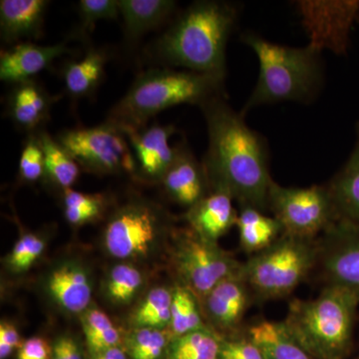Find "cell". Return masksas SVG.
Returning a JSON list of instances; mask_svg holds the SVG:
<instances>
[{"mask_svg":"<svg viewBox=\"0 0 359 359\" xmlns=\"http://www.w3.org/2000/svg\"><path fill=\"white\" fill-rule=\"evenodd\" d=\"M207 124L209 146L204 166L212 190L224 191L240 207L268 211L269 154L261 135L250 128L245 116L236 112L226 96L210 99L201 106Z\"/></svg>","mask_w":359,"mask_h":359,"instance_id":"6da1fadb","label":"cell"},{"mask_svg":"<svg viewBox=\"0 0 359 359\" xmlns=\"http://www.w3.org/2000/svg\"><path fill=\"white\" fill-rule=\"evenodd\" d=\"M238 15L237 6L229 2H194L156 41V57L163 65L224 79L226 44Z\"/></svg>","mask_w":359,"mask_h":359,"instance_id":"7a4b0ae2","label":"cell"},{"mask_svg":"<svg viewBox=\"0 0 359 359\" xmlns=\"http://www.w3.org/2000/svg\"><path fill=\"white\" fill-rule=\"evenodd\" d=\"M224 79L188 70L151 69L135 80L126 95L111 109L107 121L123 133L145 128L158 113L181 104L202 106L224 95Z\"/></svg>","mask_w":359,"mask_h":359,"instance_id":"3957f363","label":"cell"},{"mask_svg":"<svg viewBox=\"0 0 359 359\" xmlns=\"http://www.w3.org/2000/svg\"><path fill=\"white\" fill-rule=\"evenodd\" d=\"M358 306L353 292L327 285L316 299L290 302L283 323L314 359H346L353 348Z\"/></svg>","mask_w":359,"mask_h":359,"instance_id":"277c9868","label":"cell"},{"mask_svg":"<svg viewBox=\"0 0 359 359\" xmlns=\"http://www.w3.org/2000/svg\"><path fill=\"white\" fill-rule=\"evenodd\" d=\"M243 41L256 54L259 74L241 114L264 104L313 98L321 82L320 52L309 45L295 48L273 43L255 33L243 35Z\"/></svg>","mask_w":359,"mask_h":359,"instance_id":"5b68a950","label":"cell"},{"mask_svg":"<svg viewBox=\"0 0 359 359\" xmlns=\"http://www.w3.org/2000/svg\"><path fill=\"white\" fill-rule=\"evenodd\" d=\"M320 243L283 233L243 263V276L259 301L289 297L318 266Z\"/></svg>","mask_w":359,"mask_h":359,"instance_id":"8992f818","label":"cell"},{"mask_svg":"<svg viewBox=\"0 0 359 359\" xmlns=\"http://www.w3.org/2000/svg\"><path fill=\"white\" fill-rule=\"evenodd\" d=\"M268 207L283 233L308 240H318L340 219L327 185L292 188L273 180Z\"/></svg>","mask_w":359,"mask_h":359,"instance_id":"52a82bcc","label":"cell"},{"mask_svg":"<svg viewBox=\"0 0 359 359\" xmlns=\"http://www.w3.org/2000/svg\"><path fill=\"white\" fill-rule=\"evenodd\" d=\"M174 259L184 285L200 302L219 283L243 271V263L222 250L218 243L205 240L193 231L180 236Z\"/></svg>","mask_w":359,"mask_h":359,"instance_id":"ba28073f","label":"cell"},{"mask_svg":"<svg viewBox=\"0 0 359 359\" xmlns=\"http://www.w3.org/2000/svg\"><path fill=\"white\" fill-rule=\"evenodd\" d=\"M57 141L79 166L91 171L101 174L135 171L128 139L112 123L67 130L58 135Z\"/></svg>","mask_w":359,"mask_h":359,"instance_id":"9c48e42d","label":"cell"},{"mask_svg":"<svg viewBox=\"0 0 359 359\" xmlns=\"http://www.w3.org/2000/svg\"><path fill=\"white\" fill-rule=\"evenodd\" d=\"M318 266L327 285L359 299V224L340 218L320 238Z\"/></svg>","mask_w":359,"mask_h":359,"instance_id":"30bf717a","label":"cell"},{"mask_svg":"<svg viewBox=\"0 0 359 359\" xmlns=\"http://www.w3.org/2000/svg\"><path fill=\"white\" fill-rule=\"evenodd\" d=\"M160 212L147 203H130L116 212L106 226V249L118 259L145 255L161 229Z\"/></svg>","mask_w":359,"mask_h":359,"instance_id":"8fae6325","label":"cell"},{"mask_svg":"<svg viewBox=\"0 0 359 359\" xmlns=\"http://www.w3.org/2000/svg\"><path fill=\"white\" fill-rule=\"evenodd\" d=\"M302 25L311 37L309 46L346 53L349 33L358 20L359 1H299Z\"/></svg>","mask_w":359,"mask_h":359,"instance_id":"7c38bea8","label":"cell"},{"mask_svg":"<svg viewBox=\"0 0 359 359\" xmlns=\"http://www.w3.org/2000/svg\"><path fill=\"white\" fill-rule=\"evenodd\" d=\"M173 125L154 124L140 130L125 132L133 153L135 171L151 180H161L173 164L177 146L170 144Z\"/></svg>","mask_w":359,"mask_h":359,"instance_id":"4fadbf2b","label":"cell"},{"mask_svg":"<svg viewBox=\"0 0 359 359\" xmlns=\"http://www.w3.org/2000/svg\"><path fill=\"white\" fill-rule=\"evenodd\" d=\"M252 297L249 285L241 273L219 283L202 302L212 325L221 332L233 334L242 325Z\"/></svg>","mask_w":359,"mask_h":359,"instance_id":"5bb4252c","label":"cell"},{"mask_svg":"<svg viewBox=\"0 0 359 359\" xmlns=\"http://www.w3.org/2000/svg\"><path fill=\"white\" fill-rule=\"evenodd\" d=\"M65 43L42 46L32 42H20L0 54V79L18 84L33 80L55 59L69 54Z\"/></svg>","mask_w":359,"mask_h":359,"instance_id":"9a60e30c","label":"cell"},{"mask_svg":"<svg viewBox=\"0 0 359 359\" xmlns=\"http://www.w3.org/2000/svg\"><path fill=\"white\" fill-rule=\"evenodd\" d=\"M162 182L170 197L189 209L207 196L208 179L204 166L186 144L177 146L176 158Z\"/></svg>","mask_w":359,"mask_h":359,"instance_id":"2e32d148","label":"cell"},{"mask_svg":"<svg viewBox=\"0 0 359 359\" xmlns=\"http://www.w3.org/2000/svg\"><path fill=\"white\" fill-rule=\"evenodd\" d=\"M233 197L224 191L212 190L187 214L192 231L200 237L218 243L237 224L238 212L233 205Z\"/></svg>","mask_w":359,"mask_h":359,"instance_id":"e0dca14e","label":"cell"},{"mask_svg":"<svg viewBox=\"0 0 359 359\" xmlns=\"http://www.w3.org/2000/svg\"><path fill=\"white\" fill-rule=\"evenodd\" d=\"M49 4L46 0H1V39L7 43H15L22 39L39 37Z\"/></svg>","mask_w":359,"mask_h":359,"instance_id":"ac0fdd59","label":"cell"},{"mask_svg":"<svg viewBox=\"0 0 359 359\" xmlns=\"http://www.w3.org/2000/svg\"><path fill=\"white\" fill-rule=\"evenodd\" d=\"M52 97L34 79L14 84L7 102V113L20 129L33 132L49 117Z\"/></svg>","mask_w":359,"mask_h":359,"instance_id":"d6986e66","label":"cell"},{"mask_svg":"<svg viewBox=\"0 0 359 359\" xmlns=\"http://www.w3.org/2000/svg\"><path fill=\"white\" fill-rule=\"evenodd\" d=\"M47 287L54 301L69 313H82L91 301L92 287L88 276L75 264H66L54 269Z\"/></svg>","mask_w":359,"mask_h":359,"instance_id":"ffe728a7","label":"cell"},{"mask_svg":"<svg viewBox=\"0 0 359 359\" xmlns=\"http://www.w3.org/2000/svg\"><path fill=\"white\" fill-rule=\"evenodd\" d=\"M264 359H314L292 337L283 321L259 320L247 332Z\"/></svg>","mask_w":359,"mask_h":359,"instance_id":"44dd1931","label":"cell"},{"mask_svg":"<svg viewBox=\"0 0 359 359\" xmlns=\"http://www.w3.org/2000/svg\"><path fill=\"white\" fill-rule=\"evenodd\" d=\"M172 0H119L124 33L133 42L162 25L176 9Z\"/></svg>","mask_w":359,"mask_h":359,"instance_id":"7402d4cb","label":"cell"},{"mask_svg":"<svg viewBox=\"0 0 359 359\" xmlns=\"http://www.w3.org/2000/svg\"><path fill=\"white\" fill-rule=\"evenodd\" d=\"M327 187L340 218L359 224V123L353 152Z\"/></svg>","mask_w":359,"mask_h":359,"instance_id":"603a6c76","label":"cell"},{"mask_svg":"<svg viewBox=\"0 0 359 359\" xmlns=\"http://www.w3.org/2000/svg\"><path fill=\"white\" fill-rule=\"evenodd\" d=\"M236 226L241 248L250 256L268 249L283 235V228L278 219L248 205L241 207Z\"/></svg>","mask_w":359,"mask_h":359,"instance_id":"cb8c5ba5","label":"cell"},{"mask_svg":"<svg viewBox=\"0 0 359 359\" xmlns=\"http://www.w3.org/2000/svg\"><path fill=\"white\" fill-rule=\"evenodd\" d=\"M107 55L91 48L80 60L70 61L63 70L66 92L73 98L92 95L104 76Z\"/></svg>","mask_w":359,"mask_h":359,"instance_id":"d4e9b609","label":"cell"},{"mask_svg":"<svg viewBox=\"0 0 359 359\" xmlns=\"http://www.w3.org/2000/svg\"><path fill=\"white\" fill-rule=\"evenodd\" d=\"M44 154L45 176L63 190L71 189L80 174L79 164L67 150L45 131H37Z\"/></svg>","mask_w":359,"mask_h":359,"instance_id":"484cf974","label":"cell"},{"mask_svg":"<svg viewBox=\"0 0 359 359\" xmlns=\"http://www.w3.org/2000/svg\"><path fill=\"white\" fill-rule=\"evenodd\" d=\"M224 339L210 328L172 340L169 359H221Z\"/></svg>","mask_w":359,"mask_h":359,"instance_id":"4316f807","label":"cell"},{"mask_svg":"<svg viewBox=\"0 0 359 359\" xmlns=\"http://www.w3.org/2000/svg\"><path fill=\"white\" fill-rule=\"evenodd\" d=\"M170 330L172 337H182L189 332L209 328L203 321L202 309L197 295L185 285H178L173 290Z\"/></svg>","mask_w":359,"mask_h":359,"instance_id":"83f0119b","label":"cell"},{"mask_svg":"<svg viewBox=\"0 0 359 359\" xmlns=\"http://www.w3.org/2000/svg\"><path fill=\"white\" fill-rule=\"evenodd\" d=\"M173 295V290L166 287H156L151 290L134 314L137 327L157 330L170 327Z\"/></svg>","mask_w":359,"mask_h":359,"instance_id":"f1b7e54d","label":"cell"},{"mask_svg":"<svg viewBox=\"0 0 359 359\" xmlns=\"http://www.w3.org/2000/svg\"><path fill=\"white\" fill-rule=\"evenodd\" d=\"M82 327L91 353L98 354L119 346L121 335L109 316L102 311L89 309L82 318Z\"/></svg>","mask_w":359,"mask_h":359,"instance_id":"f546056e","label":"cell"},{"mask_svg":"<svg viewBox=\"0 0 359 359\" xmlns=\"http://www.w3.org/2000/svg\"><path fill=\"white\" fill-rule=\"evenodd\" d=\"M63 204L66 219L74 226H80L101 216L105 207V200L101 195H91L67 189L65 190Z\"/></svg>","mask_w":359,"mask_h":359,"instance_id":"4dcf8cb0","label":"cell"},{"mask_svg":"<svg viewBox=\"0 0 359 359\" xmlns=\"http://www.w3.org/2000/svg\"><path fill=\"white\" fill-rule=\"evenodd\" d=\"M143 285V276L132 264H117L108 278L107 292L110 299L118 304H127Z\"/></svg>","mask_w":359,"mask_h":359,"instance_id":"1f68e13d","label":"cell"},{"mask_svg":"<svg viewBox=\"0 0 359 359\" xmlns=\"http://www.w3.org/2000/svg\"><path fill=\"white\" fill-rule=\"evenodd\" d=\"M169 342L163 330L139 327L129 339V351L133 359H158Z\"/></svg>","mask_w":359,"mask_h":359,"instance_id":"d6a6232c","label":"cell"},{"mask_svg":"<svg viewBox=\"0 0 359 359\" xmlns=\"http://www.w3.org/2000/svg\"><path fill=\"white\" fill-rule=\"evenodd\" d=\"M82 32L93 29L99 20H118L119 0H81L78 4Z\"/></svg>","mask_w":359,"mask_h":359,"instance_id":"836d02e7","label":"cell"},{"mask_svg":"<svg viewBox=\"0 0 359 359\" xmlns=\"http://www.w3.org/2000/svg\"><path fill=\"white\" fill-rule=\"evenodd\" d=\"M18 173L23 181L34 183L45 176L44 154L36 135L32 134L21 150Z\"/></svg>","mask_w":359,"mask_h":359,"instance_id":"e575fe53","label":"cell"},{"mask_svg":"<svg viewBox=\"0 0 359 359\" xmlns=\"http://www.w3.org/2000/svg\"><path fill=\"white\" fill-rule=\"evenodd\" d=\"M45 249V242L39 236L33 233L21 237L14 245L9 257V264L14 271H26L34 264Z\"/></svg>","mask_w":359,"mask_h":359,"instance_id":"d590c367","label":"cell"},{"mask_svg":"<svg viewBox=\"0 0 359 359\" xmlns=\"http://www.w3.org/2000/svg\"><path fill=\"white\" fill-rule=\"evenodd\" d=\"M221 359H264L249 337H236L233 339H224Z\"/></svg>","mask_w":359,"mask_h":359,"instance_id":"8d00e7d4","label":"cell"},{"mask_svg":"<svg viewBox=\"0 0 359 359\" xmlns=\"http://www.w3.org/2000/svg\"><path fill=\"white\" fill-rule=\"evenodd\" d=\"M20 335L16 327L11 323H1L0 325V358L6 359L16 348H20Z\"/></svg>","mask_w":359,"mask_h":359,"instance_id":"74e56055","label":"cell"},{"mask_svg":"<svg viewBox=\"0 0 359 359\" xmlns=\"http://www.w3.org/2000/svg\"><path fill=\"white\" fill-rule=\"evenodd\" d=\"M51 356L50 346L41 337L25 340L18 351V359H50Z\"/></svg>","mask_w":359,"mask_h":359,"instance_id":"f35d334b","label":"cell"},{"mask_svg":"<svg viewBox=\"0 0 359 359\" xmlns=\"http://www.w3.org/2000/svg\"><path fill=\"white\" fill-rule=\"evenodd\" d=\"M52 359H81L79 347L70 337H61L54 344Z\"/></svg>","mask_w":359,"mask_h":359,"instance_id":"ab89813d","label":"cell"},{"mask_svg":"<svg viewBox=\"0 0 359 359\" xmlns=\"http://www.w3.org/2000/svg\"><path fill=\"white\" fill-rule=\"evenodd\" d=\"M95 359H127L126 353L121 347L114 346L102 351V353L96 354Z\"/></svg>","mask_w":359,"mask_h":359,"instance_id":"60d3db41","label":"cell"},{"mask_svg":"<svg viewBox=\"0 0 359 359\" xmlns=\"http://www.w3.org/2000/svg\"><path fill=\"white\" fill-rule=\"evenodd\" d=\"M358 359H359V358H358Z\"/></svg>","mask_w":359,"mask_h":359,"instance_id":"b9f144b4","label":"cell"}]
</instances>
